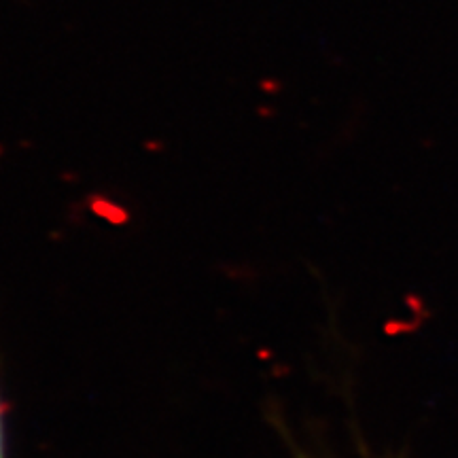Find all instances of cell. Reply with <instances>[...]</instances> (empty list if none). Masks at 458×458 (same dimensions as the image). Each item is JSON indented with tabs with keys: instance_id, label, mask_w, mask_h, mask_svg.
<instances>
[{
	"instance_id": "1",
	"label": "cell",
	"mask_w": 458,
	"mask_h": 458,
	"mask_svg": "<svg viewBox=\"0 0 458 458\" xmlns=\"http://www.w3.org/2000/svg\"><path fill=\"white\" fill-rule=\"evenodd\" d=\"M0 458H7V435H4V405L0 397Z\"/></svg>"
}]
</instances>
